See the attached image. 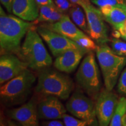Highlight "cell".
<instances>
[{
    "label": "cell",
    "instance_id": "cell-1",
    "mask_svg": "<svg viewBox=\"0 0 126 126\" xmlns=\"http://www.w3.org/2000/svg\"><path fill=\"white\" fill-rule=\"evenodd\" d=\"M34 22L19 17L7 15L0 7V47L1 53L19 54L20 42L28 32L33 27Z\"/></svg>",
    "mask_w": 126,
    "mask_h": 126
},
{
    "label": "cell",
    "instance_id": "cell-2",
    "mask_svg": "<svg viewBox=\"0 0 126 126\" xmlns=\"http://www.w3.org/2000/svg\"><path fill=\"white\" fill-rule=\"evenodd\" d=\"M37 32L33 28L28 32L19 54L28 67L43 70L51 65L53 60Z\"/></svg>",
    "mask_w": 126,
    "mask_h": 126
},
{
    "label": "cell",
    "instance_id": "cell-3",
    "mask_svg": "<svg viewBox=\"0 0 126 126\" xmlns=\"http://www.w3.org/2000/svg\"><path fill=\"white\" fill-rule=\"evenodd\" d=\"M74 88L73 82L67 75L56 71L43 70L39 75L36 91L38 94L66 100Z\"/></svg>",
    "mask_w": 126,
    "mask_h": 126
},
{
    "label": "cell",
    "instance_id": "cell-4",
    "mask_svg": "<svg viewBox=\"0 0 126 126\" xmlns=\"http://www.w3.org/2000/svg\"><path fill=\"white\" fill-rule=\"evenodd\" d=\"M96 52L105 88L109 91H112L120 72L126 65V57L116 54L106 44L97 46Z\"/></svg>",
    "mask_w": 126,
    "mask_h": 126
},
{
    "label": "cell",
    "instance_id": "cell-5",
    "mask_svg": "<svg viewBox=\"0 0 126 126\" xmlns=\"http://www.w3.org/2000/svg\"><path fill=\"white\" fill-rule=\"evenodd\" d=\"M35 81L36 77L33 74L26 69L1 86V100L8 106L22 103L31 92Z\"/></svg>",
    "mask_w": 126,
    "mask_h": 126
},
{
    "label": "cell",
    "instance_id": "cell-6",
    "mask_svg": "<svg viewBox=\"0 0 126 126\" xmlns=\"http://www.w3.org/2000/svg\"><path fill=\"white\" fill-rule=\"evenodd\" d=\"M78 85L90 96L98 94L101 81L98 66L93 53H89L82 61L76 74Z\"/></svg>",
    "mask_w": 126,
    "mask_h": 126
},
{
    "label": "cell",
    "instance_id": "cell-7",
    "mask_svg": "<svg viewBox=\"0 0 126 126\" xmlns=\"http://www.w3.org/2000/svg\"><path fill=\"white\" fill-rule=\"evenodd\" d=\"M66 109L75 117L86 121L88 126H96V105L91 99L80 92H75L66 103Z\"/></svg>",
    "mask_w": 126,
    "mask_h": 126
},
{
    "label": "cell",
    "instance_id": "cell-8",
    "mask_svg": "<svg viewBox=\"0 0 126 126\" xmlns=\"http://www.w3.org/2000/svg\"><path fill=\"white\" fill-rule=\"evenodd\" d=\"M84 10L88 22V32L92 39L100 45L106 44L109 41L107 28L104 23V18L100 9L92 4L84 5Z\"/></svg>",
    "mask_w": 126,
    "mask_h": 126
},
{
    "label": "cell",
    "instance_id": "cell-9",
    "mask_svg": "<svg viewBox=\"0 0 126 126\" xmlns=\"http://www.w3.org/2000/svg\"><path fill=\"white\" fill-rule=\"evenodd\" d=\"M37 31L48 45L53 56L56 57L70 48L86 50L80 47L75 41L47 29L45 26L38 27Z\"/></svg>",
    "mask_w": 126,
    "mask_h": 126
},
{
    "label": "cell",
    "instance_id": "cell-10",
    "mask_svg": "<svg viewBox=\"0 0 126 126\" xmlns=\"http://www.w3.org/2000/svg\"><path fill=\"white\" fill-rule=\"evenodd\" d=\"M119 99L116 94L106 89L99 93L96 103V113L99 126L109 125Z\"/></svg>",
    "mask_w": 126,
    "mask_h": 126
},
{
    "label": "cell",
    "instance_id": "cell-11",
    "mask_svg": "<svg viewBox=\"0 0 126 126\" xmlns=\"http://www.w3.org/2000/svg\"><path fill=\"white\" fill-rule=\"evenodd\" d=\"M28 66L23 60L10 53L2 55L0 58V83L1 85L17 77Z\"/></svg>",
    "mask_w": 126,
    "mask_h": 126
},
{
    "label": "cell",
    "instance_id": "cell-12",
    "mask_svg": "<svg viewBox=\"0 0 126 126\" xmlns=\"http://www.w3.org/2000/svg\"><path fill=\"white\" fill-rule=\"evenodd\" d=\"M37 114L39 119L53 120L63 119L67 110L59 97L48 96L38 104Z\"/></svg>",
    "mask_w": 126,
    "mask_h": 126
},
{
    "label": "cell",
    "instance_id": "cell-13",
    "mask_svg": "<svg viewBox=\"0 0 126 126\" xmlns=\"http://www.w3.org/2000/svg\"><path fill=\"white\" fill-rule=\"evenodd\" d=\"M88 52L86 50L70 48L57 57L54 66L60 71L70 73L76 70L83 55Z\"/></svg>",
    "mask_w": 126,
    "mask_h": 126
},
{
    "label": "cell",
    "instance_id": "cell-14",
    "mask_svg": "<svg viewBox=\"0 0 126 126\" xmlns=\"http://www.w3.org/2000/svg\"><path fill=\"white\" fill-rule=\"evenodd\" d=\"M8 116L19 123L22 126H39L37 109L33 101H29L19 108L9 110Z\"/></svg>",
    "mask_w": 126,
    "mask_h": 126
},
{
    "label": "cell",
    "instance_id": "cell-15",
    "mask_svg": "<svg viewBox=\"0 0 126 126\" xmlns=\"http://www.w3.org/2000/svg\"><path fill=\"white\" fill-rule=\"evenodd\" d=\"M44 26L74 41L86 36L82 31L77 28L74 23L72 22L70 17L65 15L63 16L59 21L51 23Z\"/></svg>",
    "mask_w": 126,
    "mask_h": 126
},
{
    "label": "cell",
    "instance_id": "cell-16",
    "mask_svg": "<svg viewBox=\"0 0 126 126\" xmlns=\"http://www.w3.org/2000/svg\"><path fill=\"white\" fill-rule=\"evenodd\" d=\"M36 0H13L12 12L26 21L33 22L39 15Z\"/></svg>",
    "mask_w": 126,
    "mask_h": 126
},
{
    "label": "cell",
    "instance_id": "cell-17",
    "mask_svg": "<svg viewBox=\"0 0 126 126\" xmlns=\"http://www.w3.org/2000/svg\"><path fill=\"white\" fill-rule=\"evenodd\" d=\"M104 19L116 30L119 28L126 20V5H106L100 7Z\"/></svg>",
    "mask_w": 126,
    "mask_h": 126
},
{
    "label": "cell",
    "instance_id": "cell-18",
    "mask_svg": "<svg viewBox=\"0 0 126 126\" xmlns=\"http://www.w3.org/2000/svg\"><path fill=\"white\" fill-rule=\"evenodd\" d=\"M39 7V15L38 18L34 22V24L39 22L54 23L63 18L64 14L57 8L55 4Z\"/></svg>",
    "mask_w": 126,
    "mask_h": 126
},
{
    "label": "cell",
    "instance_id": "cell-19",
    "mask_svg": "<svg viewBox=\"0 0 126 126\" xmlns=\"http://www.w3.org/2000/svg\"><path fill=\"white\" fill-rule=\"evenodd\" d=\"M84 10L81 6L75 4L70 10L72 22L83 31L88 32V22Z\"/></svg>",
    "mask_w": 126,
    "mask_h": 126
},
{
    "label": "cell",
    "instance_id": "cell-20",
    "mask_svg": "<svg viewBox=\"0 0 126 126\" xmlns=\"http://www.w3.org/2000/svg\"><path fill=\"white\" fill-rule=\"evenodd\" d=\"M125 114H126V97H121L119 99L109 125L110 126H122V119Z\"/></svg>",
    "mask_w": 126,
    "mask_h": 126
},
{
    "label": "cell",
    "instance_id": "cell-21",
    "mask_svg": "<svg viewBox=\"0 0 126 126\" xmlns=\"http://www.w3.org/2000/svg\"><path fill=\"white\" fill-rule=\"evenodd\" d=\"M111 49L114 53L120 56L126 57V43L119 40L113 39L111 42Z\"/></svg>",
    "mask_w": 126,
    "mask_h": 126
},
{
    "label": "cell",
    "instance_id": "cell-22",
    "mask_svg": "<svg viewBox=\"0 0 126 126\" xmlns=\"http://www.w3.org/2000/svg\"><path fill=\"white\" fill-rule=\"evenodd\" d=\"M75 42L83 49L88 50L89 51L91 50H96L97 49V46L94 42L86 35L75 40Z\"/></svg>",
    "mask_w": 126,
    "mask_h": 126
},
{
    "label": "cell",
    "instance_id": "cell-23",
    "mask_svg": "<svg viewBox=\"0 0 126 126\" xmlns=\"http://www.w3.org/2000/svg\"><path fill=\"white\" fill-rule=\"evenodd\" d=\"M64 125L66 126H88L86 121L74 117L70 115L65 114L63 118Z\"/></svg>",
    "mask_w": 126,
    "mask_h": 126
},
{
    "label": "cell",
    "instance_id": "cell-24",
    "mask_svg": "<svg viewBox=\"0 0 126 126\" xmlns=\"http://www.w3.org/2000/svg\"><path fill=\"white\" fill-rule=\"evenodd\" d=\"M54 2L57 8L63 14L67 11L70 10L75 5L71 2L70 0H54Z\"/></svg>",
    "mask_w": 126,
    "mask_h": 126
},
{
    "label": "cell",
    "instance_id": "cell-25",
    "mask_svg": "<svg viewBox=\"0 0 126 126\" xmlns=\"http://www.w3.org/2000/svg\"><path fill=\"white\" fill-rule=\"evenodd\" d=\"M92 2L99 7L106 5H117L126 4L124 0H92Z\"/></svg>",
    "mask_w": 126,
    "mask_h": 126
},
{
    "label": "cell",
    "instance_id": "cell-26",
    "mask_svg": "<svg viewBox=\"0 0 126 126\" xmlns=\"http://www.w3.org/2000/svg\"><path fill=\"white\" fill-rule=\"evenodd\" d=\"M117 89L119 93L126 96V67L120 77Z\"/></svg>",
    "mask_w": 126,
    "mask_h": 126
},
{
    "label": "cell",
    "instance_id": "cell-27",
    "mask_svg": "<svg viewBox=\"0 0 126 126\" xmlns=\"http://www.w3.org/2000/svg\"><path fill=\"white\" fill-rule=\"evenodd\" d=\"M43 125L47 126H63L64 125V122L59 120L57 119H53L51 121H48L43 123Z\"/></svg>",
    "mask_w": 126,
    "mask_h": 126
},
{
    "label": "cell",
    "instance_id": "cell-28",
    "mask_svg": "<svg viewBox=\"0 0 126 126\" xmlns=\"http://www.w3.org/2000/svg\"><path fill=\"white\" fill-rule=\"evenodd\" d=\"M1 3L4 6L7 11L11 13L12 12V4L13 0H0Z\"/></svg>",
    "mask_w": 126,
    "mask_h": 126
},
{
    "label": "cell",
    "instance_id": "cell-29",
    "mask_svg": "<svg viewBox=\"0 0 126 126\" xmlns=\"http://www.w3.org/2000/svg\"><path fill=\"white\" fill-rule=\"evenodd\" d=\"M73 4L83 7L84 5H89L91 4L90 0H70Z\"/></svg>",
    "mask_w": 126,
    "mask_h": 126
},
{
    "label": "cell",
    "instance_id": "cell-30",
    "mask_svg": "<svg viewBox=\"0 0 126 126\" xmlns=\"http://www.w3.org/2000/svg\"><path fill=\"white\" fill-rule=\"evenodd\" d=\"M36 2L39 6L47 5L54 4L53 0H36Z\"/></svg>",
    "mask_w": 126,
    "mask_h": 126
},
{
    "label": "cell",
    "instance_id": "cell-31",
    "mask_svg": "<svg viewBox=\"0 0 126 126\" xmlns=\"http://www.w3.org/2000/svg\"><path fill=\"white\" fill-rule=\"evenodd\" d=\"M118 31L120 32L121 34H122V36H126V20L123 23V25Z\"/></svg>",
    "mask_w": 126,
    "mask_h": 126
},
{
    "label": "cell",
    "instance_id": "cell-32",
    "mask_svg": "<svg viewBox=\"0 0 126 126\" xmlns=\"http://www.w3.org/2000/svg\"><path fill=\"white\" fill-rule=\"evenodd\" d=\"M112 36L114 38L119 39L120 37V36H122V34H121L120 32L118 30H116V31H114L113 32Z\"/></svg>",
    "mask_w": 126,
    "mask_h": 126
},
{
    "label": "cell",
    "instance_id": "cell-33",
    "mask_svg": "<svg viewBox=\"0 0 126 126\" xmlns=\"http://www.w3.org/2000/svg\"><path fill=\"white\" fill-rule=\"evenodd\" d=\"M122 124L123 126H126V114H124V116L122 118Z\"/></svg>",
    "mask_w": 126,
    "mask_h": 126
},
{
    "label": "cell",
    "instance_id": "cell-34",
    "mask_svg": "<svg viewBox=\"0 0 126 126\" xmlns=\"http://www.w3.org/2000/svg\"><path fill=\"white\" fill-rule=\"evenodd\" d=\"M122 38L126 41V36H122Z\"/></svg>",
    "mask_w": 126,
    "mask_h": 126
}]
</instances>
